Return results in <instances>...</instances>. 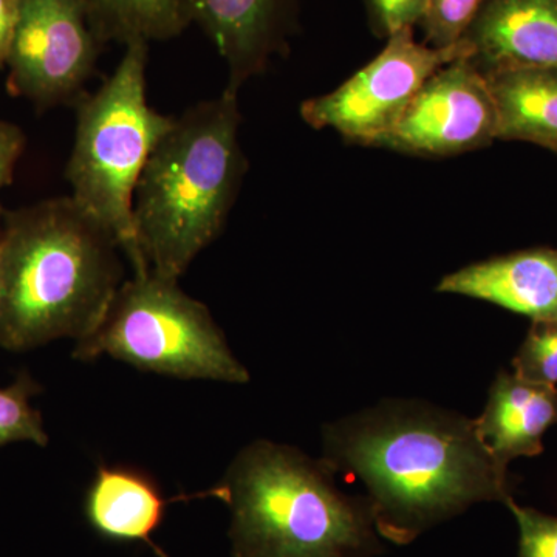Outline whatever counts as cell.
Returning <instances> with one entry per match:
<instances>
[{
  "label": "cell",
  "instance_id": "obj_22",
  "mask_svg": "<svg viewBox=\"0 0 557 557\" xmlns=\"http://www.w3.org/2000/svg\"><path fill=\"white\" fill-rule=\"evenodd\" d=\"M25 149V135L16 124L0 121V193L13 182L14 170ZM5 209L0 205V219Z\"/></svg>",
  "mask_w": 557,
  "mask_h": 557
},
{
  "label": "cell",
  "instance_id": "obj_3",
  "mask_svg": "<svg viewBox=\"0 0 557 557\" xmlns=\"http://www.w3.org/2000/svg\"><path fill=\"white\" fill-rule=\"evenodd\" d=\"M237 91L225 89L175 116L146 161L134 194V230L146 270L186 273L222 233L247 171Z\"/></svg>",
  "mask_w": 557,
  "mask_h": 557
},
{
  "label": "cell",
  "instance_id": "obj_7",
  "mask_svg": "<svg viewBox=\"0 0 557 557\" xmlns=\"http://www.w3.org/2000/svg\"><path fill=\"white\" fill-rule=\"evenodd\" d=\"M386 40L379 57L338 89L302 102L300 116L309 126L380 148L424 83L449 62L471 57L465 40L435 49L417 42L413 28H403Z\"/></svg>",
  "mask_w": 557,
  "mask_h": 557
},
{
  "label": "cell",
  "instance_id": "obj_18",
  "mask_svg": "<svg viewBox=\"0 0 557 557\" xmlns=\"http://www.w3.org/2000/svg\"><path fill=\"white\" fill-rule=\"evenodd\" d=\"M512 369L531 383L557 384V318L533 321L512 359Z\"/></svg>",
  "mask_w": 557,
  "mask_h": 557
},
{
  "label": "cell",
  "instance_id": "obj_19",
  "mask_svg": "<svg viewBox=\"0 0 557 557\" xmlns=\"http://www.w3.org/2000/svg\"><path fill=\"white\" fill-rule=\"evenodd\" d=\"M485 0H426V11L420 27L428 46L448 49L457 46L474 21Z\"/></svg>",
  "mask_w": 557,
  "mask_h": 557
},
{
  "label": "cell",
  "instance_id": "obj_6",
  "mask_svg": "<svg viewBox=\"0 0 557 557\" xmlns=\"http://www.w3.org/2000/svg\"><path fill=\"white\" fill-rule=\"evenodd\" d=\"M73 357H110L178 380L249 381L208 307L186 295L175 278L152 271L123 282L101 324L76 343Z\"/></svg>",
  "mask_w": 557,
  "mask_h": 557
},
{
  "label": "cell",
  "instance_id": "obj_8",
  "mask_svg": "<svg viewBox=\"0 0 557 557\" xmlns=\"http://www.w3.org/2000/svg\"><path fill=\"white\" fill-rule=\"evenodd\" d=\"M102 44L83 0H21L7 90L39 110L76 106Z\"/></svg>",
  "mask_w": 557,
  "mask_h": 557
},
{
  "label": "cell",
  "instance_id": "obj_5",
  "mask_svg": "<svg viewBox=\"0 0 557 557\" xmlns=\"http://www.w3.org/2000/svg\"><path fill=\"white\" fill-rule=\"evenodd\" d=\"M119 67L101 89L76 104L75 143L65 177L72 199L108 231L134 273H146L134 230V194L150 152L175 116L150 108L146 95L149 44L124 46Z\"/></svg>",
  "mask_w": 557,
  "mask_h": 557
},
{
  "label": "cell",
  "instance_id": "obj_11",
  "mask_svg": "<svg viewBox=\"0 0 557 557\" xmlns=\"http://www.w3.org/2000/svg\"><path fill=\"white\" fill-rule=\"evenodd\" d=\"M463 40L483 73L557 70V0H485Z\"/></svg>",
  "mask_w": 557,
  "mask_h": 557
},
{
  "label": "cell",
  "instance_id": "obj_4",
  "mask_svg": "<svg viewBox=\"0 0 557 557\" xmlns=\"http://www.w3.org/2000/svg\"><path fill=\"white\" fill-rule=\"evenodd\" d=\"M220 485L233 557H379L386 552L368 497L343 493L322 458L258 440Z\"/></svg>",
  "mask_w": 557,
  "mask_h": 557
},
{
  "label": "cell",
  "instance_id": "obj_24",
  "mask_svg": "<svg viewBox=\"0 0 557 557\" xmlns=\"http://www.w3.org/2000/svg\"><path fill=\"white\" fill-rule=\"evenodd\" d=\"M0 228H2V219H0ZM0 317H2V277H0Z\"/></svg>",
  "mask_w": 557,
  "mask_h": 557
},
{
  "label": "cell",
  "instance_id": "obj_20",
  "mask_svg": "<svg viewBox=\"0 0 557 557\" xmlns=\"http://www.w3.org/2000/svg\"><path fill=\"white\" fill-rule=\"evenodd\" d=\"M505 505L518 522V557H557V518L534 508L520 507L512 497Z\"/></svg>",
  "mask_w": 557,
  "mask_h": 557
},
{
  "label": "cell",
  "instance_id": "obj_10",
  "mask_svg": "<svg viewBox=\"0 0 557 557\" xmlns=\"http://www.w3.org/2000/svg\"><path fill=\"white\" fill-rule=\"evenodd\" d=\"M193 22L214 42L226 62V89L259 75L284 53L295 32L296 0H188Z\"/></svg>",
  "mask_w": 557,
  "mask_h": 557
},
{
  "label": "cell",
  "instance_id": "obj_15",
  "mask_svg": "<svg viewBox=\"0 0 557 557\" xmlns=\"http://www.w3.org/2000/svg\"><path fill=\"white\" fill-rule=\"evenodd\" d=\"M496 102L498 139L557 153V70L509 67L485 73Z\"/></svg>",
  "mask_w": 557,
  "mask_h": 557
},
{
  "label": "cell",
  "instance_id": "obj_2",
  "mask_svg": "<svg viewBox=\"0 0 557 557\" xmlns=\"http://www.w3.org/2000/svg\"><path fill=\"white\" fill-rule=\"evenodd\" d=\"M120 245L72 197L3 211L0 347L87 338L123 285Z\"/></svg>",
  "mask_w": 557,
  "mask_h": 557
},
{
  "label": "cell",
  "instance_id": "obj_16",
  "mask_svg": "<svg viewBox=\"0 0 557 557\" xmlns=\"http://www.w3.org/2000/svg\"><path fill=\"white\" fill-rule=\"evenodd\" d=\"M98 38L127 46L177 38L193 24L188 0H83Z\"/></svg>",
  "mask_w": 557,
  "mask_h": 557
},
{
  "label": "cell",
  "instance_id": "obj_9",
  "mask_svg": "<svg viewBox=\"0 0 557 557\" xmlns=\"http://www.w3.org/2000/svg\"><path fill=\"white\" fill-rule=\"evenodd\" d=\"M498 139L496 102L485 73L469 57L437 70L418 91L380 148L453 157Z\"/></svg>",
  "mask_w": 557,
  "mask_h": 557
},
{
  "label": "cell",
  "instance_id": "obj_14",
  "mask_svg": "<svg viewBox=\"0 0 557 557\" xmlns=\"http://www.w3.org/2000/svg\"><path fill=\"white\" fill-rule=\"evenodd\" d=\"M555 424L557 387L531 383L505 370L497 373L485 409L474 420L480 440L504 467L515 458L542 454V437Z\"/></svg>",
  "mask_w": 557,
  "mask_h": 557
},
{
  "label": "cell",
  "instance_id": "obj_12",
  "mask_svg": "<svg viewBox=\"0 0 557 557\" xmlns=\"http://www.w3.org/2000/svg\"><path fill=\"white\" fill-rule=\"evenodd\" d=\"M208 497L222 502V485L189 496L164 497L159 483L145 471L129 467H100L87 490L84 515L102 537L141 542L157 557H171L152 539L163 523L168 507L175 502Z\"/></svg>",
  "mask_w": 557,
  "mask_h": 557
},
{
  "label": "cell",
  "instance_id": "obj_23",
  "mask_svg": "<svg viewBox=\"0 0 557 557\" xmlns=\"http://www.w3.org/2000/svg\"><path fill=\"white\" fill-rule=\"evenodd\" d=\"M20 13L21 0H0V70L9 62Z\"/></svg>",
  "mask_w": 557,
  "mask_h": 557
},
{
  "label": "cell",
  "instance_id": "obj_13",
  "mask_svg": "<svg viewBox=\"0 0 557 557\" xmlns=\"http://www.w3.org/2000/svg\"><path fill=\"white\" fill-rule=\"evenodd\" d=\"M437 292L486 300L533 321L557 318V249H522L472 263L443 277Z\"/></svg>",
  "mask_w": 557,
  "mask_h": 557
},
{
  "label": "cell",
  "instance_id": "obj_21",
  "mask_svg": "<svg viewBox=\"0 0 557 557\" xmlns=\"http://www.w3.org/2000/svg\"><path fill=\"white\" fill-rule=\"evenodd\" d=\"M366 5L373 32L381 38L420 25L426 11V0H366Z\"/></svg>",
  "mask_w": 557,
  "mask_h": 557
},
{
  "label": "cell",
  "instance_id": "obj_17",
  "mask_svg": "<svg viewBox=\"0 0 557 557\" xmlns=\"http://www.w3.org/2000/svg\"><path fill=\"white\" fill-rule=\"evenodd\" d=\"M38 392V383L27 372L9 386H0V448L17 442L35 443L40 448L49 445L42 416L32 405Z\"/></svg>",
  "mask_w": 557,
  "mask_h": 557
},
{
  "label": "cell",
  "instance_id": "obj_1",
  "mask_svg": "<svg viewBox=\"0 0 557 557\" xmlns=\"http://www.w3.org/2000/svg\"><path fill=\"white\" fill-rule=\"evenodd\" d=\"M322 460L366 486L381 539L409 545L482 502L512 497L518 480L498 463L474 420L417 399H383L325 424Z\"/></svg>",
  "mask_w": 557,
  "mask_h": 557
}]
</instances>
